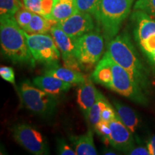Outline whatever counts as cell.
I'll list each match as a JSON object with an SVG mask.
<instances>
[{"label": "cell", "instance_id": "18", "mask_svg": "<svg viewBox=\"0 0 155 155\" xmlns=\"http://www.w3.org/2000/svg\"><path fill=\"white\" fill-rule=\"evenodd\" d=\"M78 12L75 0H57L54 5L50 19L55 22H61L68 18Z\"/></svg>", "mask_w": 155, "mask_h": 155}, {"label": "cell", "instance_id": "17", "mask_svg": "<svg viewBox=\"0 0 155 155\" xmlns=\"http://www.w3.org/2000/svg\"><path fill=\"white\" fill-rule=\"evenodd\" d=\"M114 104L116 109V113L121 121L131 131V133L135 134L139 126V119L137 113L132 108L118 101H114Z\"/></svg>", "mask_w": 155, "mask_h": 155}, {"label": "cell", "instance_id": "13", "mask_svg": "<svg viewBox=\"0 0 155 155\" xmlns=\"http://www.w3.org/2000/svg\"><path fill=\"white\" fill-rule=\"evenodd\" d=\"M101 93L94 86L91 78H88L80 84L77 90V103L86 116L96 101Z\"/></svg>", "mask_w": 155, "mask_h": 155}, {"label": "cell", "instance_id": "32", "mask_svg": "<svg viewBox=\"0 0 155 155\" xmlns=\"http://www.w3.org/2000/svg\"><path fill=\"white\" fill-rule=\"evenodd\" d=\"M57 0H42V10L43 17L50 19L52 11Z\"/></svg>", "mask_w": 155, "mask_h": 155}, {"label": "cell", "instance_id": "6", "mask_svg": "<svg viewBox=\"0 0 155 155\" xmlns=\"http://www.w3.org/2000/svg\"><path fill=\"white\" fill-rule=\"evenodd\" d=\"M98 31L84 34L75 40V55L81 65H94L100 61L104 48V39Z\"/></svg>", "mask_w": 155, "mask_h": 155}, {"label": "cell", "instance_id": "11", "mask_svg": "<svg viewBox=\"0 0 155 155\" xmlns=\"http://www.w3.org/2000/svg\"><path fill=\"white\" fill-rule=\"evenodd\" d=\"M111 129L110 144L114 148L122 152H129L134 147V139L131 131L129 130L119 117L117 116L108 123Z\"/></svg>", "mask_w": 155, "mask_h": 155}, {"label": "cell", "instance_id": "31", "mask_svg": "<svg viewBox=\"0 0 155 155\" xmlns=\"http://www.w3.org/2000/svg\"><path fill=\"white\" fill-rule=\"evenodd\" d=\"M0 75L4 80L15 84V77L14 70L8 66H2L0 68Z\"/></svg>", "mask_w": 155, "mask_h": 155}, {"label": "cell", "instance_id": "5", "mask_svg": "<svg viewBox=\"0 0 155 155\" xmlns=\"http://www.w3.org/2000/svg\"><path fill=\"white\" fill-rule=\"evenodd\" d=\"M30 50L35 60L48 67L58 65L61 52L53 37L47 34H30L25 32Z\"/></svg>", "mask_w": 155, "mask_h": 155}, {"label": "cell", "instance_id": "30", "mask_svg": "<svg viewBox=\"0 0 155 155\" xmlns=\"http://www.w3.org/2000/svg\"><path fill=\"white\" fill-rule=\"evenodd\" d=\"M58 153L61 155H76L75 150H73L63 139H58Z\"/></svg>", "mask_w": 155, "mask_h": 155}, {"label": "cell", "instance_id": "25", "mask_svg": "<svg viewBox=\"0 0 155 155\" xmlns=\"http://www.w3.org/2000/svg\"><path fill=\"white\" fill-rule=\"evenodd\" d=\"M96 132L101 137L103 141L105 144L108 145L111 141V129L108 123L103 121H100L94 127Z\"/></svg>", "mask_w": 155, "mask_h": 155}, {"label": "cell", "instance_id": "3", "mask_svg": "<svg viewBox=\"0 0 155 155\" xmlns=\"http://www.w3.org/2000/svg\"><path fill=\"white\" fill-rule=\"evenodd\" d=\"M135 0H101L95 19L106 43L119 33L122 23L131 12Z\"/></svg>", "mask_w": 155, "mask_h": 155}, {"label": "cell", "instance_id": "16", "mask_svg": "<svg viewBox=\"0 0 155 155\" xmlns=\"http://www.w3.org/2000/svg\"><path fill=\"white\" fill-rule=\"evenodd\" d=\"M45 74L54 76L57 78L71 83V84H81L85 82L87 78L81 71L68 68H61L58 65L49 67L45 71Z\"/></svg>", "mask_w": 155, "mask_h": 155}, {"label": "cell", "instance_id": "26", "mask_svg": "<svg viewBox=\"0 0 155 155\" xmlns=\"http://www.w3.org/2000/svg\"><path fill=\"white\" fill-rule=\"evenodd\" d=\"M134 9L144 11L155 19V0H137Z\"/></svg>", "mask_w": 155, "mask_h": 155}, {"label": "cell", "instance_id": "22", "mask_svg": "<svg viewBox=\"0 0 155 155\" xmlns=\"http://www.w3.org/2000/svg\"><path fill=\"white\" fill-rule=\"evenodd\" d=\"M22 7L20 0H0V16L15 17Z\"/></svg>", "mask_w": 155, "mask_h": 155}, {"label": "cell", "instance_id": "27", "mask_svg": "<svg viewBox=\"0 0 155 155\" xmlns=\"http://www.w3.org/2000/svg\"><path fill=\"white\" fill-rule=\"evenodd\" d=\"M145 55L155 51V34L138 44Z\"/></svg>", "mask_w": 155, "mask_h": 155}, {"label": "cell", "instance_id": "24", "mask_svg": "<svg viewBox=\"0 0 155 155\" xmlns=\"http://www.w3.org/2000/svg\"><path fill=\"white\" fill-rule=\"evenodd\" d=\"M33 14L34 13L32 12L27 9L25 6L15 14V18L23 30H25L27 27L28 26V25L30 24Z\"/></svg>", "mask_w": 155, "mask_h": 155}, {"label": "cell", "instance_id": "1", "mask_svg": "<svg viewBox=\"0 0 155 155\" xmlns=\"http://www.w3.org/2000/svg\"><path fill=\"white\" fill-rule=\"evenodd\" d=\"M107 53L114 61L125 69L145 92L150 83L147 71L141 63L137 50L131 42L130 36L122 33L107 43Z\"/></svg>", "mask_w": 155, "mask_h": 155}, {"label": "cell", "instance_id": "34", "mask_svg": "<svg viewBox=\"0 0 155 155\" xmlns=\"http://www.w3.org/2000/svg\"><path fill=\"white\" fill-rule=\"evenodd\" d=\"M147 147H148L150 154L155 155V135L153 136L147 143Z\"/></svg>", "mask_w": 155, "mask_h": 155}, {"label": "cell", "instance_id": "33", "mask_svg": "<svg viewBox=\"0 0 155 155\" xmlns=\"http://www.w3.org/2000/svg\"><path fill=\"white\" fill-rule=\"evenodd\" d=\"M128 154L131 155H150V152L149 151L148 147H134L132 150L129 151Z\"/></svg>", "mask_w": 155, "mask_h": 155}, {"label": "cell", "instance_id": "21", "mask_svg": "<svg viewBox=\"0 0 155 155\" xmlns=\"http://www.w3.org/2000/svg\"><path fill=\"white\" fill-rule=\"evenodd\" d=\"M108 104V102L107 100L104 98V96L101 94H100L96 101L95 102V104L88 111V114L86 115V119L88 120L89 123L94 127L101 121L102 110Z\"/></svg>", "mask_w": 155, "mask_h": 155}, {"label": "cell", "instance_id": "4", "mask_svg": "<svg viewBox=\"0 0 155 155\" xmlns=\"http://www.w3.org/2000/svg\"><path fill=\"white\" fill-rule=\"evenodd\" d=\"M21 101L29 111L43 118H49L55 113L56 97L39 88L30 81H22L18 86Z\"/></svg>", "mask_w": 155, "mask_h": 155}, {"label": "cell", "instance_id": "8", "mask_svg": "<svg viewBox=\"0 0 155 155\" xmlns=\"http://www.w3.org/2000/svg\"><path fill=\"white\" fill-rule=\"evenodd\" d=\"M13 138L29 152L35 155L50 154V150L43 135L32 126L26 124H15L11 129Z\"/></svg>", "mask_w": 155, "mask_h": 155}, {"label": "cell", "instance_id": "19", "mask_svg": "<svg viewBox=\"0 0 155 155\" xmlns=\"http://www.w3.org/2000/svg\"><path fill=\"white\" fill-rule=\"evenodd\" d=\"M74 150L76 155H96L97 150L94 141V135L91 130H88L85 134L73 139Z\"/></svg>", "mask_w": 155, "mask_h": 155}, {"label": "cell", "instance_id": "9", "mask_svg": "<svg viewBox=\"0 0 155 155\" xmlns=\"http://www.w3.org/2000/svg\"><path fill=\"white\" fill-rule=\"evenodd\" d=\"M50 33L60 52L61 53L64 65L68 68L80 71L79 63L75 55V40L57 26L54 25L50 30Z\"/></svg>", "mask_w": 155, "mask_h": 155}, {"label": "cell", "instance_id": "14", "mask_svg": "<svg viewBox=\"0 0 155 155\" xmlns=\"http://www.w3.org/2000/svg\"><path fill=\"white\" fill-rule=\"evenodd\" d=\"M112 63L113 59L106 52L101 59L98 61L91 76V78L94 82L101 85L110 90L111 89L113 80Z\"/></svg>", "mask_w": 155, "mask_h": 155}, {"label": "cell", "instance_id": "12", "mask_svg": "<svg viewBox=\"0 0 155 155\" xmlns=\"http://www.w3.org/2000/svg\"><path fill=\"white\" fill-rule=\"evenodd\" d=\"M131 20L134 25V39L138 44L155 34V19L145 12L134 9Z\"/></svg>", "mask_w": 155, "mask_h": 155}, {"label": "cell", "instance_id": "36", "mask_svg": "<svg viewBox=\"0 0 155 155\" xmlns=\"http://www.w3.org/2000/svg\"><path fill=\"white\" fill-rule=\"evenodd\" d=\"M104 154H116V153H114L113 151L106 150L105 152H104Z\"/></svg>", "mask_w": 155, "mask_h": 155}, {"label": "cell", "instance_id": "2", "mask_svg": "<svg viewBox=\"0 0 155 155\" xmlns=\"http://www.w3.org/2000/svg\"><path fill=\"white\" fill-rule=\"evenodd\" d=\"M0 41L2 53L14 63L35 65V58L29 48L25 31L15 17H0Z\"/></svg>", "mask_w": 155, "mask_h": 155}, {"label": "cell", "instance_id": "7", "mask_svg": "<svg viewBox=\"0 0 155 155\" xmlns=\"http://www.w3.org/2000/svg\"><path fill=\"white\" fill-rule=\"evenodd\" d=\"M113 80L111 91L142 105H147V98L144 91L134 81L130 74L119 64L112 63Z\"/></svg>", "mask_w": 155, "mask_h": 155}, {"label": "cell", "instance_id": "23", "mask_svg": "<svg viewBox=\"0 0 155 155\" xmlns=\"http://www.w3.org/2000/svg\"><path fill=\"white\" fill-rule=\"evenodd\" d=\"M101 1V0H75V3L78 11L88 13L95 18L99 8Z\"/></svg>", "mask_w": 155, "mask_h": 155}, {"label": "cell", "instance_id": "10", "mask_svg": "<svg viewBox=\"0 0 155 155\" xmlns=\"http://www.w3.org/2000/svg\"><path fill=\"white\" fill-rule=\"evenodd\" d=\"M56 25L75 40L84 34L91 32L95 28L92 15L80 11L68 18L57 22Z\"/></svg>", "mask_w": 155, "mask_h": 155}, {"label": "cell", "instance_id": "35", "mask_svg": "<svg viewBox=\"0 0 155 155\" xmlns=\"http://www.w3.org/2000/svg\"><path fill=\"white\" fill-rule=\"evenodd\" d=\"M146 56L147 58H148L149 61H150L151 65L155 67V51H154L153 53L150 54H148V55H147Z\"/></svg>", "mask_w": 155, "mask_h": 155}, {"label": "cell", "instance_id": "20", "mask_svg": "<svg viewBox=\"0 0 155 155\" xmlns=\"http://www.w3.org/2000/svg\"><path fill=\"white\" fill-rule=\"evenodd\" d=\"M56 24L57 22L53 19L45 18L42 15L34 13L30 24L24 31L30 34H47Z\"/></svg>", "mask_w": 155, "mask_h": 155}, {"label": "cell", "instance_id": "29", "mask_svg": "<svg viewBox=\"0 0 155 155\" xmlns=\"http://www.w3.org/2000/svg\"><path fill=\"white\" fill-rule=\"evenodd\" d=\"M116 116H117V113L108 103L107 105L104 108V109L102 110L101 121L109 123L110 121L115 119Z\"/></svg>", "mask_w": 155, "mask_h": 155}, {"label": "cell", "instance_id": "15", "mask_svg": "<svg viewBox=\"0 0 155 155\" xmlns=\"http://www.w3.org/2000/svg\"><path fill=\"white\" fill-rule=\"evenodd\" d=\"M32 83L39 88L55 97L68 91L72 86L71 83L65 82L52 75L45 74L42 76L35 78Z\"/></svg>", "mask_w": 155, "mask_h": 155}, {"label": "cell", "instance_id": "28", "mask_svg": "<svg viewBox=\"0 0 155 155\" xmlns=\"http://www.w3.org/2000/svg\"><path fill=\"white\" fill-rule=\"evenodd\" d=\"M24 6L33 13L43 16L42 10V0H23Z\"/></svg>", "mask_w": 155, "mask_h": 155}]
</instances>
